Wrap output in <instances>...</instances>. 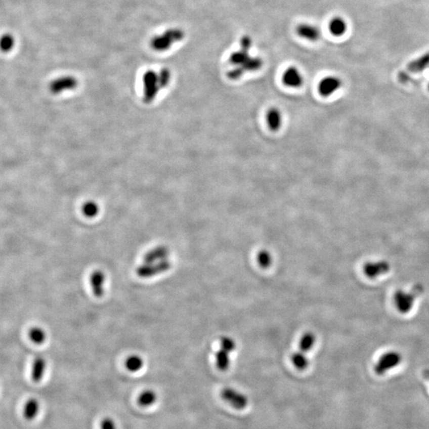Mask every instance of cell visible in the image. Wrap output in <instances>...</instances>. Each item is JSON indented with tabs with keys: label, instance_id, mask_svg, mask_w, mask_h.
Returning a JSON list of instances; mask_svg holds the SVG:
<instances>
[{
	"label": "cell",
	"instance_id": "obj_1",
	"mask_svg": "<svg viewBox=\"0 0 429 429\" xmlns=\"http://www.w3.org/2000/svg\"><path fill=\"white\" fill-rule=\"evenodd\" d=\"M229 60L234 68L228 72V76L232 80H239L246 72L259 71L263 65L261 58L250 55V50L242 47L232 53Z\"/></svg>",
	"mask_w": 429,
	"mask_h": 429
},
{
	"label": "cell",
	"instance_id": "obj_2",
	"mask_svg": "<svg viewBox=\"0 0 429 429\" xmlns=\"http://www.w3.org/2000/svg\"><path fill=\"white\" fill-rule=\"evenodd\" d=\"M185 32L179 28H171L165 30L161 35L155 36L151 40L152 48L158 52L168 50L174 43L183 40Z\"/></svg>",
	"mask_w": 429,
	"mask_h": 429
},
{
	"label": "cell",
	"instance_id": "obj_3",
	"mask_svg": "<svg viewBox=\"0 0 429 429\" xmlns=\"http://www.w3.org/2000/svg\"><path fill=\"white\" fill-rule=\"evenodd\" d=\"M220 348L216 354V364L220 371H226L231 365V355L236 348V342L229 336L220 338Z\"/></svg>",
	"mask_w": 429,
	"mask_h": 429
},
{
	"label": "cell",
	"instance_id": "obj_4",
	"mask_svg": "<svg viewBox=\"0 0 429 429\" xmlns=\"http://www.w3.org/2000/svg\"><path fill=\"white\" fill-rule=\"evenodd\" d=\"M143 101L146 104H150L157 97L161 89L158 73L153 70L145 72L143 77Z\"/></svg>",
	"mask_w": 429,
	"mask_h": 429
},
{
	"label": "cell",
	"instance_id": "obj_5",
	"mask_svg": "<svg viewBox=\"0 0 429 429\" xmlns=\"http://www.w3.org/2000/svg\"><path fill=\"white\" fill-rule=\"evenodd\" d=\"M402 355L396 351H390L383 354L374 366V371L377 375H384L387 372L396 368L402 363Z\"/></svg>",
	"mask_w": 429,
	"mask_h": 429
},
{
	"label": "cell",
	"instance_id": "obj_6",
	"mask_svg": "<svg viewBox=\"0 0 429 429\" xmlns=\"http://www.w3.org/2000/svg\"><path fill=\"white\" fill-rule=\"evenodd\" d=\"M172 267V263L168 260L154 263H144L136 269V274L141 278H153L154 276L166 272Z\"/></svg>",
	"mask_w": 429,
	"mask_h": 429
},
{
	"label": "cell",
	"instance_id": "obj_7",
	"mask_svg": "<svg viewBox=\"0 0 429 429\" xmlns=\"http://www.w3.org/2000/svg\"><path fill=\"white\" fill-rule=\"evenodd\" d=\"M221 398L235 409L242 410L247 406L249 400L244 394L231 387H226L221 391Z\"/></svg>",
	"mask_w": 429,
	"mask_h": 429
},
{
	"label": "cell",
	"instance_id": "obj_8",
	"mask_svg": "<svg viewBox=\"0 0 429 429\" xmlns=\"http://www.w3.org/2000/svg\"><path fill=\"white\" fill-rule=\"evenodd\" d=\"M415 292L398 289L394 293V305L399 313L406 314L413 309L416 296Z\"/></svg>",
	"mask_w": 429,
	"mask_h": 429
},
{
	"label": "cell",
	"instance_id": "obj_9",
	"mask_svg": "<svg viewBox=\"0 0 429 429\" xmlns=\"http://www.w3.org/2000/svg\"><path fill=\"white\" fill-rule=\"evenodd\" d=\"M342 80L338 76L329 75L324 76L319 81L317 91L320 97L327 98L335 94L342 87Z\"/></svg>",
	"mask_w": 429,
	"mask_h": 429
},
{
	"label": "cell",
	"instance_id": "obj_10",
	"mask_svg": "<svg viewBox=\"0 0 429 429\" xmlns=\"http://www.w3.org/2000/svg\"><path fill=\"white\" fill-rule=\"evenodd\" d=\"M363 273L370 279L385 275L391 270V264L385 260L367 262L363 265Z\"/></svg>",
	"mask_w": 429,
	"mask_h": 429
},
{
	"label": "cell",
	"instance_id": "obj_11",
	"mask_svg": "<svg viewBox=\"0 0 429 429\" xmlns=\"http://www.w3.org/2000/svg\"><path fill=\"white\" fill-rule=\"evenodd\" d=\"M304 76L302 71L296 66H289L282 74V83L290 89H299L304 83Z\"/></svg>",
	"mask_w": 429,
	"mask_h": 429
},
{
	"label": "cell",
	"instance_id": "obj_12",
	"mask_svg": "<svg viewBox=\"0 0 429 429\" xmlns=\"http://www.w3.org/2000/svg\"><path fill=\"white\" fill-rule=\"evenodd\" d=\"M321 30L317 25L309 22H302L296 28V33L301 38L306 41L315 42L321 37Z\"/></svg>",
	"mask_w": 429,
	"mask_h": 429
},
{
	"label": "cell",
	"instance_id": "obj_13",
	"mask_svg": "<svg viewBox=\"0 0 429 429\" xmlns=\"http://www.w3.org/2000/svg\"><path fill=\"white\" fill-rule=\"evenodd\" d=\"M78 85V81L74 76H64L56 79L50 84V89L55 94L65 91L74 90Z\"/></svg>",
	"mask_w": 429,
	"mask_h": 429
},
{
	"label": "cell",
	"instance_id": "obj_14",
	"mask_svg": "<svg viewBox=\"0 0 429 429\" xmlns=\"http://www.w3.org/2000/svg\"><path fill=\"white\" fill-rule=\"evenodd\" d=\"M266 122L271 132H278L283 124V115L277 107H271L266 113Z\"/></svg>",
	"mask_w": 429,
	"mask_h": 429
},
{
	"label": "cell",
	"instance_id": "obj_15",
	"mask_svg": "<svg viewBox=\"0 0 429 429\" xmlns=\"http://www.w3.org/2000/svg\"><path fill=\"white\" fill-rule=\"evenodd\" d=\"M105 275L102 270H95L90 276V284L93 294L97 297H101L104 294V285Z\"/></svg>",
	"mask_w": 429,
	"mask_h": 429
},
{
	"label": "cell",
	"instance_id": "obj_16",
	"mask_svg": "<svg viewBox=\"0 0 429 429\" xmlns=\"http://www.w3.org/2000/svg\"><path fill=\"white\" fill-rule=\"evenodd\" d=\"M168 253L169 251L166 246H158L147 252L143 258V261L144 263H154L164 261L168 258Z\"/></svg>",
	"mask_w": 429,
	"mask_h": 429
},
{
	"label": "cell",
	"instance_id": "obj_17",
	"mask_svg": "<svg viewBox=\"0 0 429 429\" xmlns=\"http://www.w3.org/2000/svg\"><path fill=\"white\" fill-rule=\"evenodd\" d=\"M47 370V361L42 356H37L32 363L31 377L34 382H40Z\"/></svg>",
	"mask_w": 429,
	"mask_h": 429
},
{
	"label": "cell",
	"instance_id": "obj_18",
	"mask_svg": "<svg viewBox=\"0 0 429 429\" xmlns=\"http://www.w3.org/2000/svg\"><path fill=\"white\" fill-rule=\"evenodd\" d=\"M328 30L333 36L341 37L348 30L346 21L341 17H334L329 22Z\"/></svg>",
	"mask_w": 429,
	"mask_h": 429
},
{
	"label": "cell",
	"instance_id": "obj_19",
	"mask_svg": "<svg viewBox=\"0 0 429 429\" xmlns=\"http://www.w3.org/2000/svg\"><path fill=\"white\" fill-rule=\"evenodd\" d=\"M317 340V337L313 334V332H306L301 337L300 341H299V351L298 352L306 355L308 352H310L315 346Z\"/></svg>",
	"mask_w": 429,
	"mask_h": 429
},
{
	"label": "cell",
	"instance_id": "obj_20",
	"mask_svg": "<svg viewBox=\"0 0 429 429\" xmlns=\"http://www.w3.org/2000/svg\"><path fill=\"white\" fill-rule=\"evenodd\" d=\"M40 405L38 401L36 398H30L25 403L24 409H23V415L25 418L27 420H32L36 418L39 413Z\"/></svg>",
	"mask_w": 429,
	"mask_h": 429
},
{
	"label": "cell",
	"instance_id": "obj_21",
	"mask_svg": "<svg viewBox=\"0 0 429 429\" xmlns=\"http://www.w3.org/2000/svg\"><path fill=\"white\" fill-rule=\"evenodd\" d=\"M28 337L33 344L41 345L47 340V335L45 330L40 327H33L29 330Z\"/></svg>",
	"mask_w": 429,
	"mask_h": 429
},
{
	"label": "cell",
	"instance_id": "obj_22",
	"mask_svg": "<svg viewBox=\"0 0 429 429\" xmlns=\"http://www.w3.org/2000/svg\"><path fill=\"white\" fill-rule=\"evenodd\" d=\"M156 401H157V394H156L154 391H150V390L143 391L139 395V398H138V403H139V405H141L142 407L145 408L149 407V406L154 405Z\"/></svg>",
	"mask_w": 429,
	"mask_h": 429
},
{
	"label": "cell",
	"instance_id": "obj_23",
	"mask_svg": "<svg viewBox=\"0 0 429 429\" xmlns=\"http://www.w3.org/2000/svg\"><path fill=\"white\" fill-rule=\"evenodd\" d=\"M291 361L293 366L299 370H306L309 366V358L306 355H303L299 352L292 354Z\"/></svg>",
	"mask_w": 429,
	"mask_h": 429
},
{
	"label": "cell",
	"instance_id": "obj_24",
	"mask_svg": "<svg viewBox=\"0 0 429 429\" xmlns=\"http://www.w3.org/2000/svg\"><path fill=\"white\" fill-rule=\"evenodd\" d=\"M143 360L139 355H131L126 360V369L131 372H138L143 368Z\"/></svg>",
	"mask_w": 429,
	"mask_h": 429
},
{
	"label": "cell",
	"instance_id": "obj_25",
	"mask_svg": "<svg viewBox=\"0 0 429 429\" xmlns=\"http://www.w3.org/2000/svg\"><path fill=\"white\" fill-rule=\"evenodd\" d=\"M82 212L87 218H94L100 212V207L96 202L89 200L82 206Z\"/></svg>",
	"mask_w": 429,
	"mask_h": 429
},
{
	"label": "cell",
	"instance_id": "obj_26",
	"mask_svg": "<svg viewBox=\"0 0 429 429\" xmlns=\"http://www.w3.org/2000/svg\"><path fill=\"white\" fill-rule=\"evenodd\" d=\"M15 45V39L9 33H6L0 37V50L2 52H11Z\"/></svg>",
	"mask_w": 429,
	"mask_h": 429
},
{
	"label": "cell",
	"instance_id": "obj_27",
	"mask_svg": "<svg viewBox=\"0 0 429 429\" xmlns=\"http://www.w3.org/2000/svg\"><path fill=\"white\" fill-rule=\"evenodd\" d=\"M257 262L259 266L263 269H267L272 265V254L267 250L259 251L257 255Z\"/></svg>",
	"mask_w": 429,
	"mask_h": 429
},
{
	"label": "cell",
	"instance_id": "obj_28",
	"mask_svg": "<svg viewBox=\"0 0 429 429\" xmlns=\"http://www.w3.org/2000/svg\"><path fill=\"white\" fill-rule=\"evenodd\" d=\"M429 64V55L422 57L420 59L415 61L409 66V71L413 72H420L424 70Z\"/></svg>",
	"mask_w": 429,
	"mask_h": 429
},
{
	"label": "cell",
	"instance_id": "obj_29",
	"mask_svg": "<svg viewBox=\"0 0 429 429\" xmlns=\"http://www.w3.org/2000/svg\"><path fill=\"white\" fill-rule=\"evenodd\" d=\"M158 78H159L160 84L161 89L166 87L171 80V72L169 69L164 68L158 72Z\"/></svg>",
	"mask_w": 429,
	"mask_h": 429
},
{
	"label": "cell",
	"instance_id": "obj_30",
	"mask_svg": "<svg viewBox=\"0 0 429 429\" xmlns=\"http://www.w3.org/2000/svg\"><path fill=\"white\" fill-rule=\"evenodd\" d=\"M100 427L101 429H117L115 422L111 417H105L103 419Z\"/></svg>",
	"mask_w": 429,
	"mask_h": 429
}]
</instances>
